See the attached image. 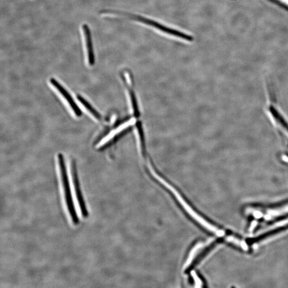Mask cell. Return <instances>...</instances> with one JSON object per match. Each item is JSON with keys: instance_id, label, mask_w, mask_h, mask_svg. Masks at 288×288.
I'll list each match as a JSON object with an SVG mask.
<instances>
[{"instance_id": "cell-2", "label": "cell", "mask_w": 288, "mask_h": 288, "mask_svg": "<svg viewBox=\"0 0 288 288\" xmlns=\"http://www.w3.org/2000/svg\"><path fill=\"white\" fill-rule=\"evenodd\" d=\"M103 13H110L113 14H117V15L125 16L127 17L132 19V20L138 21L139 22L146 24L148 26L152 27L157 29V30H159L165 34H167L174 37L180 38L183 40H185L187 41L192 42L193 41L194 38L191 35L186 34L185 33H182V32L178 31L174 29L170 28L167 26H165L159 23L156 22V21L148 19L145 17H143L139 15H135V14L122 13L121 12L117 11H105Z\"/></svg>"}, {"instance_id": "cell-5", "label": "cell", "mask_w": 288, "mask_h": 288, "mask_svg": "<svg viewBox=\"0 0 288 288\" xmlns=\"http://www.w3.org/2000/svg\"><path fill=\"white\" fill-rule=\"evenodd\" d=\"M50 83L53 85V87L60 93L62 98L65 99V101H66L70 109L73 112L75 116L80 117L82 114V111L68 90L54 78L50 79Z\"/></svg>"}, {"instance_id": "cell-3", "label": "cell", "mask_w": 288, "mask_h": 288, "mask_svg": "<svg viewBox=\"0 0 288 288\" xmlns=\"http://www.w3.org/2000/svg\"><path fill=\"white\" fill-rule=\"evenodd\" d=\"M266 113L273 126L288 139V120L271 97L266 106Z\"/></svg>"}, {"instance_id": "cell-1", "label": "cell", "mask_w": 288, "mask_h": 288, "mask_svg": "<svg viewBox=\"0 0 288 288\" xmlns=\"http://www.w3.org/2000/svg\"><path fill=\"white\" fill-rule=\"evenodd\" d=\"M57 159L58 164H59L65 202H66L67 210L72 222H73L74 225H77L78 224L80 219H79L73 199V198H72L71 185L68 174L66 161H65V158L62 154L58 155Z\"/></svg>"}, {"instance_id": "cell-7", "label": "cell", "mask_w": 288, "mask_h": 288, "mask_svg": "<svg viewBox=\"0 0 288 288\" xmlns=\"http://www.w3.org/2000/svg\"><path fill=\"white\" fill-rule=\"evenodd\" d=\"M77 98L78 102L82 105L86 110L93 117H94L95 119L98 121L102 119V116H101L100 113L95 110V108L93 107L87 100L85 99L81 96H77Z\"/></svg>"}, {"instance_id": "cell-6", "label": "cell", "mask_w": 288, "mask_h": 288, "mask_svg": "<svg viewBox=\"0 0 288 288\" xmlns=\"http://www.w3.org/2000/svg\"><path fill=\"white\" fill-rule=\"evenodd\" d=\"M82 28L88 64L89 66H93L95 64V59L94 53H93L90 30L88 26L86 24H84Z\"/></svg>"}, {"instance_id": "cell-4", "label": "cell", "mask_w": 288, "mask_h": 288, "mask_svg": "<svg viewBox=\"0 0 288 288\" xmlns=\"http://www.w3.org/2000/svg\"><path fill=\"white\" fill-rule=\"evenodd\" d=\"M71 173L79 208H80L83 217L87 218L89 216V212L85 203L80 182H79L75 163L73 161L71 163Z\"/></svg>"}]
</instances>
